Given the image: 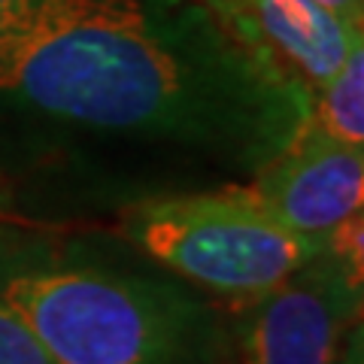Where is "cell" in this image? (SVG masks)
<instances>
[{"label": "cell", "mask_w": 364, "mask_h": 364, "mask_svg": "<svg viewBox=\"0 0 364 364\" xmlns=\"http://www.w3.org/2000/svg\"><path fill=\"white\" fill-rule=\"evenodd\" d=\"M9 215H13V200H9V195L0 188V222H6Z\"/></svg>", "instance_id": "30bf717a"}, {"label": "cell", "mask_w": 364, "mask_h": 364, "mask_svg": "<svg viewBox=\"0 0 364 364\" xmlns=\"http://www.w3.org/2000/svg\"><path fill=\"white\" fill-rule=\"evenodd\" d=\"M122 231L176 277L237 304L264 298L328 243L277 222L240 186L140 200Z\"/></svg>", "instance_id": "3957f363"}, {"label": "cell", "mask_w": 364, "mask_h": 364, "mask_svg": "<svg viewBox=\"0 0 364 364\" xmlns=\"http://www.w3.org/2000/svg\"><path fill=\"white\" fill-rule=\"evenodd\" d=\"M316 4L331 9V13L343 18L346 25L364 28V0H316Z\"/></svg>", "instance_id": "9c48e42d"}, {"label": "cell", "mask_w": 364, "mask_h": 364, "mask_svg": "<svg viewBox=\"0 0 364 364\" xmlns=\"http://www.w3.org/2000/svg\"><path fill=\"white\" fill-rule=\"evenodd\" d=\"M0 364H52L21 318L0 304Z\"/></svg>", "instance_id": "ba28073f"}, {"label": "cell", "mask_w": 364, "mask_h": 364, "mask_svg": "<svg viewBox=\"0 0 364 364\" xmlns=\"http://www.w3.org/2000/svg\"><path fill=\"white\" fill-rule=\"evenodd\" d=\"M0 91L95 131L252 158L306 119L200 0H4Z\"/></svg>", "instance_id": "6da1fadb"}, {"label": "cell", "mask_w": 364, "mask_h": 364, "mask_svg": "<svg viewBox=\"0 0 364 364\" xmlns=\"http://www.w3.org/2000/svg\"><path fill=\"white\" fill-rule=\"evenodd\" d=\"M306 119L334 140L364 146V40L349 52L331 82L313 97Z\"/></svg>", "instance_id": "52a82bcc"}, {"label": "cell", "mask_w": 364, "mask_h": 364, "mask_svg": "<svg viewBox=\"0 0 364 364\" xmlns=\"http://www.w3.org/2000/svg\"><path fill=\"white\" fill-rule=\"evenodd\" d=\"M246 191L291 231L328 237L361 213L364 146L334 140L304 119Z\"/></svg>", "instance_id": "8992f818"}, {"label": "cell", "mask_w": 364, "mask_h": 364, "mask_svg": "<svg viewBox=\"0 0 364 364\" xmlns=\"http://www.w3.org/2000/svg\"><path fill=\"white\" fill-rule=\"evenodd\" d=\"M0 4H4V0H0Z\"/></svg>", "instance_id": "8fae6325"}, {"label": "cell", "mask_w": 364, "mask_h": 364, "mask_svg": "<svg viewBox=\"0 0 364 364\" xmlns=\"http://www.w3.org/2000/svg\"><path fill=\"white\" fill-rule=\"evenodd\" d=\"M361 316V277L322 249L252 304L234 364H343Z\"/></svg>", "instance_id": "277c9868"}, {"label": "cell", "mask_w": 364, "mask_h": 364, "mask_svg": "<svg viewBox=\"0 0 364 364\" xmlns=\"http://www.w3.org/2000/svg\"><path fill=\"white\" fill-rule=\"evenodd\" d=\"M222 31L279 91L310 112L364 28L346 25L316 0H203Z\"/></svg>", "instance_id": "5b68a950"}, {"label": "cell", "mask_w": 364, "mask_h": 364, "mask_svg": "<svg viewBox=\"0 0 364 364\" xmlns=\"http://www.w3.org/2000/svg\"><path fill=\"white\" fill-rule=\"evenodd\" d=\"M0 304L52 364H219L222 325L173 282L107 270L0 231Z\"/></svg>", "instance_id": "7a4b0ae2"}]
</instances>
